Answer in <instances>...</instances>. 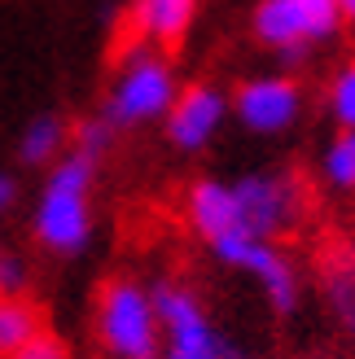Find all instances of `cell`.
Instances as JSON below:
<instances>
[{
    "label": "cell",
    "instance_id": "6da1fadb",
    "mask_svg": "<svg viewBox=\"0 0 355 359\" xmlns=\"http://www.w3.org/2000/svg\"><path fill=\"white\" fill-rule=\"evenodd\" d=\"M88 184H93V158L66 154L58 167L48 171V184L35 210V237L58 255H75L88 245Z\"/></svg>",
    "mask_w": 355,
    "mask_h": 359
},
{
    "label": "cell",
    "instance_id": "7a4b0ae2",
    "mask_svg": "<svg viewBox=\"0 0 355 359\" xmlns=\"http://www.w3.org/2000/svg\"><path fill=\"white\" fill-rule=\"evenodd\" d=\"M101 342L123 359H158V316L132 280H105L97 294Z\"/></svg>",
    "mask_w": 355,
    "mask_h": 359
},
{
    "label": "cell",
    "instance_id": "3957f363",
    "mask_svg": "<svg viewBox=\"0 0 355 359\" xmlns=\"http://www.w3.org/2000/svg\"><path fill=\"white\" fill-rule=\"evenodd\" d=\"M237 202V224L259 241L286 237V232L303 219L307 206V184L303 175H246L233 189Z\"/></svg>",
    "mask_w": 355,
    "mask_h": 359
},
{
    "label": "cell",
    "instance_id": "277c9868",
    "mask_svg": "<svg viewBox=\"0 0 355 359\" xmlns=\"http://www.w3.org/2000/svg\"><path fill=\"white\" fill-rule=\"evenodd\" d=\"M171 101H175V83H171L167 62L140 53L128 66L123 83L114 88V97L105 101V123H110V128H132V123H145L154 114L171 110Z\"/></svg>",
    "mask_w": 355,
    "mask_h": 359
},
{
    "label": "cell",
    "instance_id": "5b68a950",
    "mask_svg": "<svg viewBox=\"0 0 355 359\" xmlns=\"http://www.w3.org/2000/svg\"><path fill=\"white\" fill-rule=\"evenodd\" d=\"M210 250L224 259V263H233V267H246V272H255L263 280V290H268L272 298V307L281 316H290L294 311V302H298V290H294V267L286 263V255H276V250L268 241H259L250 237L241 224L237 228H228L220 232L215 241H210Z\"/></svg>",
    "mask_w": 355,
    "mask_h": 359
},
{
    "label": "cell",
    "instance_id": "8992f818",
    "mask_svg": "<svg viewBox=\"0 0 355 359\" xmlns=\"http://www.w3.org/2000/svg\"><path fill=\"white\" fill-rule=\"evenodd\" d=\"M298 83L294 79H259V83H241L237 88V114L246 128H255V132H281V128H290L294 114H298Z\"/></svg>",
    "mask_w": 355,
    "mask_h": 359
},
{
    "label": "cell",
    "instance_id": "52a82bcc",
    "mask_svg": "<svg viewBox=\"0 0 355 359\" xmlns=\"http://www.w3.org/2000/svg\"><path fill=\"white\" fill-rule=\"evenodd\" d=\"M224 118V97L206 83H193L185 88V97L171 101V118H167V132L180 149H202L210 136H215Z\"/></svg>",
    "mask_w": 355,
    "mask_h": 359
},
{
    "label": "cell",
    "instance_id": "ba28073f",
    "mask_svg": "<svg viewBox=\"0 0 355 359\" xmlns=\"http://www.w3.org/2000/svg\"><path fill=\"white\" fill-rule=\"evenodd\" d=\"M316 276H321V290L333 316H338V325L355 333V245L342 237H329L316 250Z\"/></svg>",
    "mask_w": 355,
    "mask_h": 359
},
{
    "label": "cell",
    "instance_id": "9c48e42d",
    "mask_svg": "<svg viewBox=\"0 0 355 359\" xmlns=\"http://www.w3.org/2000/svg\"><path fill=\"white\" fill-rule=\"evenodd\" d=\"M193 5H198V0H136L149 40H158V48H163L167 57L180 53V44H185L189 22H193Z\"/></svg>",
    "mask_w": 355,
    "mask_h": 359
},
{
    "label": "cell",
    "instance_id": "30bf717a",
    "mask_svg": "<svg viewBox=\"0 0 355 359\" xmlns=\"http://www.w3.org/2000/svg\"><path fill=\"white\" fill-rule=\"evenodd\" d=\"M189 219H193V228H198L206 241H215L220 232L237 228V202H233V189L202 180V184L189 193Z\"/></svg>",
    "mask_w": 355,
    "mask_h": 359
},
{
    "label": "cell",
    "instance_id": "8fae6325",
    "mask_svg": "<svg viewBox=\"0 0 355 359\" xmlns=\"http://www.w3.org/2000/svg\"><path fill=\"white\" fill-rule=\"evenodd\" d=\"M40 333H44V311L27 294H0V355L22 351Z\"/></svg>",
    "mask_w": 355,
    "mask_h": 359
},
{
    "label": "cell",
    "instance_id": "7c38bea8",
    "mask_svg": "<svg viewBox=\"0 0 355 359\" xmlns=\"http://www.w3.org/2000/svg\"><path fill=\"white\" fill-rule=\"evenodd\" d=\"M255 31H259V40H268L276 48H290V44H303L307 40L298 0H263L259 13H255Z\"/></svg>",
    "mask_w": 355,
    "mask_h": 359
},
{
    "label": "cell",
    "instance_id": "4fadbf2b",
    "mask_svg": "<svg viewBox=\"0 0 355 359\" xmlns=\"http://www.w3.org/2000/svg\"><path fill=\"white\" fill-rule=\"evenodd\" d=\"M62 140H66V123L53 118V114H40V118H35L31 128L22 132V140H18V158H22L27 167H44V163H53V158H58Z\"/></svg>",
    "mask_w": 355,
    "mask_h": 359
},
{
    "label": "cell",
    "instance_id": "5bb4252c",
    "mask_svg": "<svg viewBox=\"0 0 355 359\" xmlns=\"http://www.w3.org/2000/svg\"><path fill=\"white\" fill-rule=\"evenodd\" d=\"M149 302H154L158 325H163L167 333H171V329L193 325V320H206V316H202V307H198V298H193L189 290H180V285H171V280L158 285V290L149 294Z\"/></svg>",
    "mask_w": 355,
    "mask_h": 359
},
{
    "label": "cell",
    "instance_id": "9a60e30c",
    "mask_svg": "<svg viewBox=\"0 0 355 359\" xmlns=\"http://www.w3.org/2000/svg\"><path fill=\"white\" fill-rule=\"evenodd\" d=\"M224 355H228V342L210 333L206 320H193L185 329H171L167 359H224Z\"/></svg>",
    "mask_w": 355,
    "mask_h": 359
},
{
    "label": "cell",
    "instance_id": "2e32d148",
    "mask_svg": "<svg viewBox=\"0 0 355 359\" xmlns=\"http://www.w3.org/2000/svg\"><path fill=\"white\" fill-rule=\"evenodd\" d=\"M298 13H303L307 40H325L342 22V0H298Z\"/></svg>",
    "mask_w": 355,
    "mask_h": 359
},
{
    "label": "cell",
    "instance_id": "e0dca14e",
    "mask_svg": "<svg viewBox=\"0 0 355 359\" xmlns=\"http://www.w3.org/2000/svg\"><path fill=\"white\" fill-rule=\"evenodd\" d=\"M325 175L338 189H355V132H342L325 158Z\"/></svg>",
    "mask_w": 355,
    "mask_h": 359
},
{
    "label": "cell",
    "instance_id": "ac0fdd59",
    "mask_svg": "<svg viewBox=\"0 0 355 359\" xmlns=\"http://www.w3.org/2000/svg\"><path fill=\"white\" fill-rule=\"evenodd\" d=\"M329 105H333V118L342 123V132H355V62L338 70V79L329 88Z\"/></svg>",
    "mask_w": 355,
    "mask_h": 359
},
{
    "label": "cell",
    "instance_id": "d6986e66",
    "mask_svg": "<svg viewBox=\"0 0 355 359\" xmlns=\"http://www.w3.org/2000/svg\"><path fill=\"white\" fill-rule=\"evenodd\" d=\"M110 136H114V128L105 118H88V123L75 128V154H83V158H93V163H97V154H105Z\"/></svg>",
    "mask_w": 355,
    "mask_h": 359
},
{
    "label": "cell",
    "instance_id": "ffe728a7",
    "mask_svg": "<svg viewBox=\"0 0 355 359\" xmlns=\"http://www.w3.org/2000/svg\"><path fill=\"white\" fill-rule=\"evenodd\" d=\"M5 359H70V351H66L62 337L40 333V337H31L22 351H13V355H5Z\"/></svg>",
    "mask_w": 355,
    "mask_h": 359
},
{
    "label": "cell",
    "instance_id": "44dd1931",
    "mask_svg": "<svg viewBox=\"0 0 355 359\" xmlns=\"http://www.w3.org/2000/svg\"><path fill=\"white\" fill-rule=\"evenodd\" d=\"M22 290H27V263L0 255V294H22Z\"/></svg>",
    "mask_w": 355,
    "mask_h": 359
},
{
    "label": "cell",
    "instance_id": "7402d4cb",
    "mask_svg": "<svg viewBox=\"0 0 355 359\" xmlns=\"http://www.w3.org/2000/svg\"><path fill=\"white\" fill-rule=\"evenodd\" d=\"M13 202H18V180L9 171H0V215H5Z\"/></svg>",
    "mask_w": 355,
    "mask_h": 359
},
{
    "label": "cell",
    "instance_id": "603a6c76",
    "mask_svg": "<svg viewBox=\"0 0 355 359\" xmlns=\"http://www.w3.org/2000/svg\"><path fill=\"white\" fill-rule=\"evenodd\" d=\"M224 359H250V355H241V351H233V346H228V355Z\"/></svg>",
    "mask_w": 355,
    "mask_h": 359
},
{
    "label": "cell",
    "instance_id": "cb8c5ba5",
    "mask_svg": "<svg viewBox=\"0 0 355 359\" xmlns=\"http://www.w3.org/2000/svg\"><path fill=\"white\" fill-rule=\"evenodd\" d=\"M342 5H347V0H342Z\"/></svg>",
    "mask_w": 355,
    "mask_h": 359
}]
</instances>
